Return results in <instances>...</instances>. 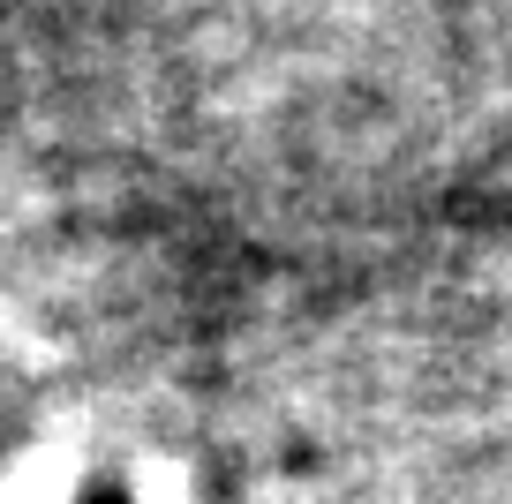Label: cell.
<instances>
[{
    "instance_id": "obj_1",
    "label": "cell",
    "mask_w": 512,
    "mask_h": 504,
    "mask_svg": "<svg viewBox=\"0 0 512 504\" xmlns=\"http://www.w3.org/2000/svg\"><path fill=\"white\" fill-rule=\"evenodd\" d=\"M91 504H128V489H98V497Z\"/></svg>"
}]
</instances>
